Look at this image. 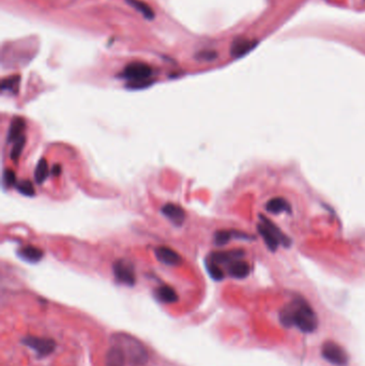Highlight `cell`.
Returning <instances> with one entry per match:
<instances>
[{
	"instance_id": "cell-1",
	"label": "cell",
	"mask_w": 365,
	"mask_h": 366,
	"mask_svg": "<svg viewBox=\"0 0 365 366\" xmlns=\"http://www.w3.org/2000/svg\"><path fill=\"white\" fill-rule=\"evenodd\" d=\"M280 321L286 328H297L312 333L318 327V317L313 307L302 298H296L280 312Z\"/></svg>"
},
{
	"instance_id": "cell-2",
	"label": "cell",
	"mask_w": 365,
	"mask_h": 366,
	"mask_svg": "<svg viewBox=\"0 0 365 366\" xmlns=\"http://www.w3.org/2000/svg\"><path fill=\"white\" fill-rule=\"evenodd\" d=\"M112 344L123 348L129 363L132 366H143L148 361V352L145 346L134 336L127 333H117L112 335Z\"/></svg>"
},
{
	"instance_id": "cell-3",
	"label": "cell",
	"mask_w": 365,
	"mask_h": 366,
	"mask_svg": "<svg viewBox=\"0 0 365 366\" xmlns=\"http://www.w3.org/2000/svg\"><path fill=\"white\" fill-rule=\"evenodd\" d=\"M321 355L324 360L334 366H346L349 361L345 349L332 340H328L322 345Z\"/></svg>"
},
{
	"instance_id": "cell-4",
	"label": "cell",
	"mask_w": 365,
	"mask_h": 366,
	"mask_svg": "<svg viewBox=\"0 0 365 366\" xmlns=\"http://www.w3.org/2000/svg\"><path fill=\"white\" fill-rule=\"evenodd\" d=\"M152 75V69L150 66L144 62H132L128 64L125 70L121 73V77H124L128 80H131L135 88L139 87V85L146 84L147 80Z\"/></svg>"
},
{
	"instance_id": "cell-5",
	"label": "cell",
	"mask_w": 365,
	"mask_h": 366,
	"mask_svg": "<svg viewBox=\"0 0 365 366\" xmlns=\"http://www.w3.org/2000/svg\"><path fill=\"white\" fill-rule=\"evenodd\" d=\"M22 341L24 345L34 349L40 356H46L48 354H51L52 352H54L56 348L55 340L52 338L26 336L25 338H23Z\"/></svg>"
},
{
	"instance_id": "cell-6",
	"label": "cell",
	"mask_w": 365,
	"mask_h": 366,
	"mask_svg": "<svg viewBox=\"0 0 365 366\" xmlns=\"http://www.w3.org/2000/svg\"><path fill=\"white\" fill-rule=\"evenodd\" d=\"M113 274L118 282L133 286L136 282V275L133 265L127 260H117L112 266Z\"/></svg>"
},
{
	"instance_id": "cell-7",
	"label": "cell",
	"mask_w": 365,
	"mask_h": 366,
	"mask_svg": "<svg viewBox=\"0 0 365 366\" xmlns=\"http://www.w3.org/2000/svg\"><path fill=\"white\" fill-rule=\"evenodd\" d=\"M256 45L257 41L255 40L238 38L232 42V45L230 47V54L234 58H239V57H242L243 55L248 54L250 51H252Z\"/></svg>"
},
{
	"instance_id": "cell-8",
	"label": "cell",
	"mask_w": 365,
	"mask_h": 366,
	"mask_svg": "<svg viewBox=\"0 0 365 366\" xmlns=\"http://www.w3.org/2000/svg\"><path fill=\"white\" fill-rule=\"evenodd\" d=\"M105 366H125L127 363V355L123 348L117 345H113L108 349V351L105 354L104 360Z\"/></svg>"
},
{
	"instance_id": "cell-9",
	"label": "cell",
	"mask_w": 365,
	"mask_h": 366,
	"mask_svg": "<svg viewBox=\"0 0 365 366\" xmlns=\"http://www.w3.org/2000/svg\"><path fill=\"white\" fill-rule=\"evenodd\" d=\"M156 256L159 262L167 266H178L181 263V256L176 251L167 247H161L156 250Z\"/></svg>"
},
{
	"instance_id": "cell-10",
	"label": "cell",
	"mask_w": 365,
	"mask_h": 366,
	"mask_svg": "<svg viewBox=\"0 0 365 366\" xmlns=\"http://www.w3.org/2000/svg\"><path fill=\"white\" fill-rule=\"evenodd\" d=\"M162 213L178 226L181 225L185 219L184 210L180 206L175 205V203H166V205L162 208Z\"/></svg>"
},
{
	"instance_id": "cell-11",
	"label": "cell",
	"mask_w": 365,
	"mask_h": 366,
	"mask_svg": "<svg viewBox=\"0 0 365 366\" xmlns=\"http://www.w3.org/2000/svg\"><path fill=\"white\" fill-rule=\"evenodd\" d=\"M264 223L262 225H259V231L262 232L263 237L265 238V240L267 241V243L270 244V247H272L274 249V246L280 242V234H279V230L275 229L273 225L266 221L265 218H263Z\"/></svg>"
},
{
	"instance_id": "cell-12",
	"label": "cell",
	"mask_w": 365,
	"mask_h": 366,
	"mask_svg": "<svg viewBox=\"0 0 365 366\" xmlns=\"http://www.w3.org/2000/svg\"><path fill=\"white\" fill-rule=\"evenodd\" d=\"M242 256V252H217V253L211 254L209 260L216 265H229L233 260L239 259Z\"/></svg>"
},
{
	"instance_id": "cell-13",
	"label": "cell",
	"mask_w": 365,
	"mask_h": 366,
	"mask_svg": "<svg viewBox=\"0 0 365 366\" xmlns=\"http://www.w3.org/2000/svg\"><path fill=\"white\" fill-rule=\"evenodd\" d=\"M228 273L234 279H245L250 273V266L245 260L236 259L228 265Z\"/></svg>"
},
{
	"instance_id": "cell-14",
	"label": "cell",
	"mask_w": 365,
	"mask_h": 366,
	"mask_svg": "<svg viewBox=\"0 0 365 366\" xmlns=\"http://www.w3.org/2000/svg\"><path fill=\"white\" fill-rule=\"evenodd\" d=\"M25 128H26L25 120H24L22 117L14 118L11 122L9 131H8V137H7L8 143L15 142L16 140H19L22 135H24L23 132H24V130H25Z\"/></svg>"
},
{
	"instance_id": "cell-15",
	"label": "cell",
	"mask_w": 365,
	"mask_h": 366,
	"mask_svg": "<svg viewBox=\"0 0 365 366\" xmlns=\"http://www.w3.org/2000/svg\"><path fill=\"white\" fill-rule=\"evenodd\" d=\"M157 298L163 303H175L178 301V295L175 289L170 286H161L156 291Z\"/></svg>"
},
{
	"instance_id": "cell-16",
	"label": "cell",
	"mask_w": 365,
	"mask_h": 366,
	"mask_svg": "<svg viewBox=\"0 0 365 366\" xmlns=\"http://www.w3.org/2000/svg\"><path fill=\"white\" fill-rule=\"evenodd\" d=\"M19 254L24 260L29 263H38L43 257V252L41 250L31 246H27L20 250Z\"/></svg>"
},
{
	"instance_id": "cell-17",
	"label": "cell",
	"mask_w": 365,
	"mask_h": 366,
	"mask_svg": "<svg viewBox=\"0 0 365 366\" xmlns=\"http://www.w3.org/2000/svg\"><path fill=\"white\" fill-rule=\"evenodd\" d=\"M126 2L130 6H132L135 10L141 12L145 19L152 20L155 18V12L152 11V9L147 4L142 2V0H126Z\"/></svg>"
},
{
	"instance_id": "cell-18",
	"label": "cell",
	"mask_w": 365,
	"mask_h": 366,
	"mask_svg": "<svg viewBox=\"0 0 365 366\" xmlns=\"http://www.w3.org/2000/svg\"><path fill=\"white\" fill-rule=\"evenodd\" d=\"M50 175V168H48L47 161L45 159H41L39 161L38 165L35 170V179L38 184H42Z\"/></svg>"
},
{
	"instance_id": "cell-19",
	"label": "cell",
	"mask_w": 365,
	"mask_h": 366,
	"mask_svg": "<svg viewBox=\"0 0 365 366\" xmlns=\"http://www.w3.org/2000/svg\"><path fill=\"white\" fill-rule=\"evenodd\" d=\"M25 144H26L25 135H22L19 140H16L14 142L13 149L11 151V159L13 161H18L20 159L21 154L23 152V149H24V147H25Z\"/></svg>"
},
{
	"instance_id": "cell-20",
	"label": "cell",
	"mask_w": 365,
	"mask_h": 366,
	"mask_svg": "<svg viewBox=\"0 0 365 366\" xmlns=\"http://www.w3.org/2000/svg\"><path fill=\"white\" fill-rule=\"evenodd\" d=\"M287 209H289V206L284 199H273L268 203V210L272 213H280L282 211H286Z\"/></svg>"
},
{
	"instance_id": "cell-21",
	"label": "cell",
	"mask_w": 365,
	"mask_h": 366,
	"mask_svg": "<svg viewBox=\"0 0 365 366\" xmlns=\"http://www.w3.org/2000/svg\"><path fill=\"white\" fill-rule=\"evenodd\" d=\"M16 189H18V191L25 195V196H34L36 191H35V188L34 185H32V183L30 181H26V180H22V181H19L16 182Z\"/></svg>"
},
{
	"instance_id": "cell-22",
	"label": "cell",
	"mask_w": 365,
	"mask_h": 366,
	"mask_svg": "<svg viewBox=\"0 0 365 366\" xmlns=\"http://www.w3.org/2000/svg\"><path fill=\"white\" fill-rule=\"evenodd\" d=\"M207 269H208V272H209L210 276L213 280L221 281V280L224 279V272L222 271V269L218 265L208 260V262H207Z\"/></svg>"
},
{
	"instance_id": "cell-23",
	"label": "cell",
	"mask_w": 365,
	"mask_h": 366,
	"mask_svg": "<svg viewBox=\"0 0 365 366\" xmlns=\"http://www.w3.org/2000/svg\"><path fill=\"white\" fill-rule=\"evenodd\" d=\"M20 84V76L19 75H14L11 77L5 78L2 83V89L4 91L9 90V91H14L16 88H18Z\"/></svg>"
},
{
	"instance_id": "cell-24",
	"label": "cell",
	"mask_w": 365,
	"mask_h": 366,
	"mask_svg": "<svg viewBox=\"0 0 365 366\" xmlns=\"http://www.w3.org/2000/svg\"><path fill=\"white\" fill-rule=\"evenodd\" d=\"M4 183L8 188L10 186H13L14 184H16V177H15V173L11 169H6L4 173Z\"/></svg>"
},
{
	"instance_id": "cell-25",
	"label": "cell",
	"mask_w": 365,
	"mask_h": 366,
	"mask_svg": "<svg viewBox=\"0 0 365 366\" xmlns=\"http://www.w3.org/2000/svg\"><path fill=\"white\" fill-rule=\"evenodd\" d=\"M231 237V231H218L215 233V243L221 246V244H225Z\"/></svg>"
},
{
	"instance_id": "cell-26",
	"label": "cell",
	"mask_w": 365,
	"mask_h": 366,
	"mask_svg": "<svg viewBox=\"0 0 365 366\" xmlns=\"http://www.w3.org/2000/svg\"><path fill=\"white\" fill-rule=\"evenodd\" d=\"M217 54L213 51H204L199 53L196 57L199 59H202V60H213L216 58Z\"/></svg>"
},
{
	"instance_id": "cell-27",
	"label": "cell",
	"mask_w": 365,
	"mask_h": 366,
	"mask_svg": "<svg viewBox=\"0 0 365 366\" xmlns=\"http://www.w3.org/2000/svg\"><path fill=\"white\" fill-rule=\"evenodd\" d=\"M52 172H53V174H54L55 176H58V175L60 174V172H61V168H60V166H59V165H55V166H54V168H53V170H52Z\"/></svg>"
}]
</instances>
